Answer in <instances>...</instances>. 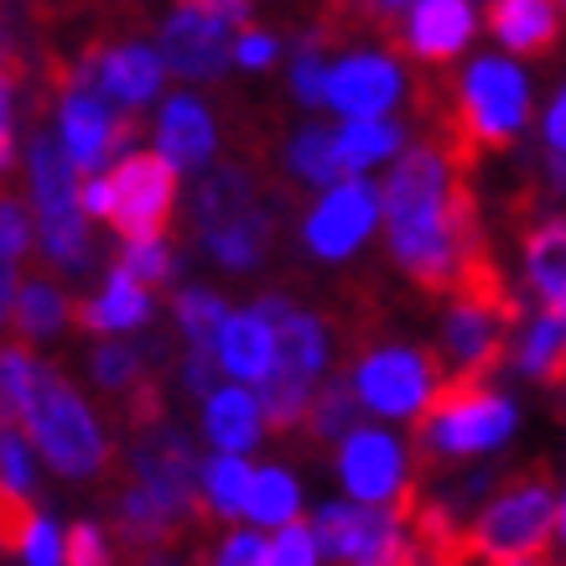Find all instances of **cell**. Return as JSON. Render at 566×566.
I'll use <instances>...</instances> for the list:
<instances>
[{"label":"cell","instance_id":"cell-1","mask_svg":"<svg viewBox=\"0 0 566 566\" xmlns=\"http://www.w3.org/2000/svg\"><path fill=\"white\" fill-rule=\"evenodd\" d=\"M556 531H562V510H556L546 468H531V473L504 483L494 504H483V515L468 531V562H494V566L546 562Z\"/></svg>","mask_w":566,"mask_h":566},{"label":"cell","instance_id":"cell-2","mask_svg":"<svg viewBox=\"0 0 566 566\" xmlns=\"http://www.w3.org/2000/svg\"><path fill=\"white\" fill-rule=\"evenodd\" d=\"M515 431V406L504 395L489 390V379L442 375L431 400L416 411V442H421V463L437 458H473L489 447L510 442Z\"/></svg>","mask_w":566,"mask_h":566},{"label":"cell","instance_id":"cell-3","mask_svg":"<svg viewBox=\"0 0 566 566\" xmlns=\"http://www.w3.org/2000/svg\"><path fill=\"white\" fill-rule=\"evenodd\" d=\"M177 167L172 156L161 151H136L125 156L115 172L94 177L84 188V208L99 213V219L115 223V234L125 244L136 240H161L167 223H172V208H177Z\"/></svg>","mask_w":566,"mask_h":566},{"label":"cell","instance_id":"cell-4","mask_svg":"<svg viewBox=\"0 0 566 566\" xmlns=\"http://www.w3.org/2000/svg\"><path fill=\"white\" fill-rule=\"evenodd\" d=\"M21 427H27V437L36 442V452H42L57 473H69V479H94V473L109 463L99 421L88 416V406L73 395V385L57 375V369H42V364H36V395H32V411H27Z\"/></svg>","mask_w":566,"mask_h":566},{"label":"cell","instance_id":"cell-5","mask_svg":"<svg viewBox=\"0 0 566 566\" xmlns=\"http://www.w3.org/2000/svg\"><path fill=\"white\" fill-rule=\"evenodd\" d=\"M323 359H327V333L312 312H281L275 323V364L271 375L260 379L265 385V427L275 437H292L302 421H307V406H312V379L323 375Z\"/></svg>","mask_w":566,"mask_h":566},{"label":"cell","instance_id":"cell-6","mask_svg":"<svg viewBox=\"0 0 566 566\" xmlns=\"http://www.w3.org/2000/svg\"><path fill=\"white\" fill-rule=\"evenodd\" d=\"M78 161H73L69 140H32V198H36V223H42V250L57 265H84L88 234H84V198H78Z\"/></svg>","mask_w":566,"mask_h":566},{"label":"cell","instance_id":"cell-7","mask_svg":"<svg viewBox=\"0 0 566 566\" xmlns=\"http://www.w3.org/2000/svg\"><path fill=\"white\" fill-rule=\"evenodd\" d=\"M317 541L323 556L333 562H364V566H406L421 562L411 541V525L400 520V510H354V504H327L317 510Z\"/></svg>","mask_w":566,"mask_h":566},{"label":"cell","instance_id":"cell-8","mask_svg":"<svg viewBox=\"0 0 566 566\" xmlns=\"http://www.w3.org/2000/svg\"><path fill=\"white\" fill-rule=\"evenodd\" d=\"M442 364L431 354H416V348H379L354 369L364 406L379 416H416L431 400V390L442 385Z\"/></svg>","mask_w":566,"mask_h":566},{"label":"cell","instance_id":"cell-9","mask_svg":"<svg viewBox=\"0 0 566 566\" xmlns=\"http://www.w3.org/2000/svg\"><path fill=\"white\" fill-rule=\"evenodd\" d=\"M161 57L167 69L182 73V78H223L229 73V57H234V36H229V21L203 11V6H182L167 17L161 27Z\"/></svg>","mask_w":566,"mask_h":566},{"label":"cell","instance_id":"cell-10","mask_svg":"<svg viewBox=\"0 0 566 566\" xmlns=\"http://www.w3.org/2000/svg\"><path fill=\"white\" fill-rule=\"evenodd\" d=\"M375 188L364 182L359 172L344 177L338 188L327 192L323 203L312 208V219H307V244L317 250L323 260H348L354 250L364 244V234L375 229Z\"/></svg>","mask_w":566,"mask_h":566},{"label":"cell","instance_id":"cell-11","mask_svg":"<svg viewBox=\"0 0 566 566\" xmlns=\"http://www.w3.org/2000/svg\"><path fill=\"white\" fill-rule=\"evenodd\" d=\"M338 473H344L348 494L359 504H379V499H395L400 489V473H406V458H400V442L385 437L375 427L348 431V442L338 447Z\"/></svg>","mask_w":566,"mask_h":566},{"label":"cell","instance_id":"cell-12","mask_svg":"<svg viewBox=\"0 0 566 566\" xmlns=\"http://www.w3.org/2000/svg\"><path fill=\"white\" fill-rule=\"evenodd\" d=\"M400 99V69L379 52H354L327 73V104L344 115H385Z\"/></svg>","mask_w":566,"mask_h":566},{"label":"cell","instance_id":"cell-13","mask_svg":"<svg viewBox=\"0 0 566 566\" xmlns=\"http://www.w3.org/2000/svg\"><path fill=\"white\" fill-rule=\"evenodd\" d=\"M473 36V6L468 0H416L411 6V32L400 36L395 48L421 57V63H452Z\"/></svg>","mask_w":566,"mask_h":566},{"label":"cell","instance_id":"cell-14","mask_svg":"<svg viewBox=\"0 0 566 566\" xmlns=\"http://www.w3.org/2000/svg\"><path fill=\"white\" fill-rule=\"evenodd\" d=\"M271 234H275L271 208L260 203V198H250L244 208H234V213H223V219L198 229L203 250L219 260L223 271H255L260 260H265V250H271Z\"/></svg>","mask_w":566,"mask_h":566},{"label":"cell","instance_id":"cell-15","mask_svg":"<svg viewBox=\"0 0 566 566\" xmlns=\"http://www.w3.org/2000/svg\"><path fill=\"white\" fill-rule=\"evenodd\" d=\"M489 32L520 57H546L562 42V11H556V0H494Z\"/></svg>","mask_w":566,"mask_h":566},{"label":"cell","instance_id":"cell-16","mask_svg":"<svg viewBox=\"0 0 566 566\" xmlns=\"http://www.w3.org/2000/svg\"><path fill=\"white\" fill-rule=\"evenodd\" d=\"M63 140H69L73 161H78L88 177L115 156V120H109V109H104V99L94 88L63 94Z\"/></svg>","mask_w":566,"mask_h":566},{"label":"cell","instance_id":"cell-17","mask_svg":"<svg viewBox=\"0 0 566 566\" xmlns=\"http://www.w3.org/2000/svg\"><path fill=\"white\" fill-rule=\"evenodd\" d=\"M146 317H151V292L120 260H115L99 302H73V327H84V333H125V327H140Z\"/></svg>","mask_w":566,"mask_h":566},{"label":"cell","instance_id":"cell-18","mask_svg":"<svg viewBox=\"0 0 566 566\" xmlns=\"http://www.w3.org/2000/svg\"><path fill=\"white\" fill-rule=\"evenodd\" d=\"M219 364L223 375L234 379H265L275 364V323L260 317V312H240L223 323V338H219Z\"/></svg>","mask_w":566,"mask_h":566},{"label":"cell","instance_id":"cell-19","mask_svg":"<svg viewBox=\"0 0 566 566\" xmlns=\"http://www.w3.org/2000/svg\"><path fill=\"white\" fill-rule=\"evenodd\" d=\"M161 151L172 156L177 167L198 172L208 156H213V120L192 94H172L161 109Z\"/></svg>","mask_w":566,"mask_h":566},{"label":"cell","instance_id":"cell-20","mask_svg":"<svg viewBox=\"0 0 566 566\" xmlns=\"http://www.w3.org/2000/svg\"><path fill=\"white\" fill-rule=\"evenodd\" d=\"M260 406L250 390L240 385H229V390H213L208 395V411H203V431L208 442L223 447V452H244V447H255L260 437Z\"/></svg>","mask_w":566,"mask_h":566},{"label":"cell","instance_id":"cell-21","mask_svg":"<svg viewBox=\"0 0 566 566\" xmlns=\"http://www.w3.org/2000/svg\"><path fill=\"white\" fill-rule=\"evenodd\" d=\"M161 73H167V63H161L156 52H146V48H109L104 52V69H99V88L109 94V99H120V104L136 109V104L156 99Z\"/></svg>","mask_w":566,"mask_h":566},{"label":"cell","instance_id":"cell-22","mask_svg":"<svg viewBox=\"0 0 566 566\" xmlns=\"http://www.w3.org/2000/svg\"><path fill=\"white\" fill-rule=\"evenodd\" d=\"M359 379H327L323 395L307 406V431H312V447H333L344 442L348 431H359Z\"/></svg>","mask_w":566,"mask_h":566},{"label":"cell","instance_id":"cell-23","mask_svg":"<svg viewBox=\"0 0 566 566\" xmlns=\"http://www.w3.org/2000/svg\"><path fill=\"white\" fill-rule=\"evenodd\" d=\"M525 275L546 302L566 296V219H546L525 234Z\"/></svg>","mask_w":566,"mask_h":566},{"label":"cell","instance_id":"cell-24","mask_svg":"<svg viewBox=\"0 0 566 566\" xmlns=\"http://www.w3.org/2000/svg\"><path fill=\"white\" fill-rule=\"evenodd\" d=\"M400 125L385 120V115H348V125L338 130V151H344V167L348 172H364L375 167L385 156L400 151Z\"/></svg>","mask_w":566,"mask_h":566},{"label":"cell","instance_id":"cell-25","mask_svg":"<svg viewBox=\"0 0 566 566\" xmlns=\"http://www.w3.org/2000/svg\"><path fill=\"white\" fill-rule=\"evenodd\" d=\"M69 317H73V302L57 292L52 281H27L17 292V307H11L17 338H52Z\"/></svg>","mask_w":566,"mask_h":566},{"label":"cell","instance_id":"cell-26","mask_svg":"<svg viewBox=\"0 0 566 566\" xmlns=\"http://www.w3.org/2000/svg\"><path fill=\"white\" fill-rule=\"evenodd\" d=\"M520 369L535 379H546V385H566V317L562 312H551L531 327V338L520 344Z\"/></svg>","mask_w":566,"mask_h":566},{"label":"cell","instance_id":"cell-27","mask_svg":"<svg viewBox=\"0 0 566 566\" xmlns=\"http://www.w3.org/2000/svg\"><path fill=\"white\" fill-rule=\"evenodd\" d=\"M292 172H302L317 188H338L344 177H354L338 151V130H302L292 140Z\"/></svg>","mask_w":566,"mask_h":566},{"label":"cell","instance_id":"cell-28","mask_svg":"<svg viewBox=\"0 0 566 566\" xmlns=\"http://www.w3.org/2000/svg\"><path fill=\"white\" fill-rule=\"evenodd\" d=\"M244 515L260 520V525H286V520H296V479L286 468H255Z\"/></svg>","mask_w":566,"mask_h":566},{"label":"cell","instance_id":"cell-29","mask_svg":"<svg viewBox=\"0 0 566 566\" xmlns=\"http://www.w3.org/2000/svg\"><path fill=\"white\" fill-rule=\"evenodd\" d=\"M36 395V364L27 354V338L0 348V416L6 421H27Z\"/></svg>","mask_w":566,"mask_h":566},{"label":"cell","instance_id":"cell-30","mask_svg":"<svg viewBox=\"0 0 566 566\" xmlns=\"http://www.w3.org/2000/svg\"><path fill=\"white\" fill-rule=\"evenodd\" d=\"M177 323H182V333H188L192 348H219L223 338V323H229V302H223L219 292H182L177 296Z\"/></svg>","mask_w":566,"mask_h":566},{"label":"cell","instance_id":"cell-31","mask_svg":"<svg viewBox=\"0 0 566 566\" xmlns=\"http://www.w3.org/2000/svg\"><path fill=\"white\" fill-rule=\"evenodd\" d=\"M94 379L109 390V400H115V395L125 400V395L140 390V385H146V379H156V375H151V359H146L140 348L99 344V348H94Z\"/></svg>","mask_w":566,"mask_h":566},{"label":"cell","instance_id":"cell-32","mask_svg":"<svg viewBox=\"0 0 566 566\" xmlns=\"http://www.w3.org/2000/svg\"><path fill=\"white\" fill-rule=\"evenodd\" d=\"M250 479H255V468H244L240 452H223V458H213V463L203 468V483H208L213 510H219V515H240L244 499H250Z\"/></svg>","mask_w":566,"mask_h":566},{"label":"cell","instance_id":"cell-33","mask_svg":"<svg viewBox=\"0 0 566 566\" xmlns=\"http://www.w3.org/2000/svg\"><path fill=\"white\" fill-rule=\"evenodd\" d=\"M36 531V515H32V499L21 494V483L0 479V551H27V541H32Z\"/></svg>","mask_w":566,"mask_h":566},{"label":"cell","instance_id":"cell-34","mask_svg":"<svg viewBox=\"0 0 566 566\" xmlns=\"http://www.w3.org/2000/svg\"><path fill=\"white\" fill-rule=\"evenodd\" d=\"M323 48H327V36L323 32H307V36H302V48H296V63H292V84H296V94H302L307 104H327Z\"/></svg>","mask_w":566,"mask_h":566},{"label":"cell","instance_id":"cell-35","mask_svg":"<svg viewBox=\"0 0 566 566\" xmlns=\"http://www.w3.org/2000/svg\"><path fill=\"white\" fill-rule=\"evenodd\" d=\"M323 562V541L312 525L302 520H286V525H275V541H271V566H312Z\"/></svg>","mask_w":566,"mask_h":566},{"label":"cell","instance_id":"cell-36","mask_svg":"<svg viewBox=\"0 0 566 566\" xmlns=\"http://www.w3.org/2000/svg\"><path fill=\"white\" fill-rule=\"evenodd\" d=\"M120 265H125L130 275H140L146 286H161V281L172 275V250H167L161 240H136V244H130V250L120 255Z\"/></svg>","mask_w":566,"mask_h":566},{"label":"cell","instance_id":"cell-37","mask_svg":"<svg viewBox=\"0 0 566 566\" xmlns=\"http://www.w3.org/2000/svg\"><path fill=\"white\" fill-rule=\"evenodd\" d=\"M63 562H73V566H99V562H109V546H104V531H99V525L73 520L69 531H63Z\"/></svg>","mask_w":566,"mask_h":566},{"label":"cell","instance_id":"cell-38","mask_svg":"<svg viewBox=\"0 0 566 566\" xmlns=\"http://www.w3.org/2000/svg\"><path fill=\"white\" fill-rule=\"evenodd\" d=\"M32 250V223H27V208L17 198H0V255L21 260Z\"/></svg>","mask_w":566,"mask_h":566},{"label":"cell","instance_id":"cell-39","mask_svg":"<svg viewBox=\"0 0 566 566\" xmlns=\"http://www.w3.org/2000/svg\"><path fill=\"white\" fill-rule=\"evenodd\" d=\"M219 562H229V566H260V562H271V541H260V535H229L223 541V551H219Z\"/></svg>","mask_w":566,"mask_h":566},{"label":"cell","instance_id":"cell-40","mask_svg":"<svg viewBox=\"0 0 566 566\" xmlns=\"http://www.w3.org/2000/svg\"><path fill=\"white\" fill-rule=\"evenodd\" d=\"M234 57H240L244 69H271V57H275V36L255 32V27H244V32L234 36Z\"/></svg>","mask_w":566,"mask_h":566},{"label":"cell","instance_id":"cell-41","mask_svg":"<svg viewBox=\"0 0 566 566\" xmlns=\"http://www.w3.org/2000/svg\"><path fill=\"white\" fill-rule=\"evenodd\" d=\"M27 562H36V566H52V562H63V535L52 531L48 520H36V531H32V541H27V551H21Z\"/></svg>","mask_w":566,"mask_h":566},{"label":"cell","instance_id":"cell-42","mask_svg":"<svg viewBox=\"0 0 566 566\" xmlns=\"http://www.w3.org/2000/svg\"><path fill=\"white\" fill-rule=\"evenodd\" d=\"M21 78H27V63H21V57L0 63V125H11V94L21 88Z\"/></svg>","mask_w":566,"mask_h":566},{"label":"cell","instance_id":"cell-43","mask_svg":"<svg viewBox=\"0 0 566 566\" xmlns=\"http://www.w3.org/2000/svg\"><path fill=\"white\" fill-rule=\"evenodd\" d=\"M182 6H203V11H213V17L223 21H250V0H182Z\"/></svg>","mask_w":566,"mask_h":566},{"label":"cell","instance_id":"cell-44","mask_svg":"<svg viewBox=\"0 0 566 566\" xmlns=\"http://www.w3.org/2000/svg\"><path fill=\"white\" fill-rule=\"evenodd\" d=\"M546 140H551V151H566V88H562V99L551 104V115H546Z\"/></svg>","mask_w":566,"mask_h":566},{"label":"cell","instance_id":"cell-45","mask_svg":"<svg viewBox=\"0 0 566 566\" xmlns=\"http://www.w3.org/2000/svg\"><path fill=\"white\" fill-rule=\"evenodd\" d=\"M11 307H17V281H11V260L0 255V327H6Z\"/></svg>","mask_w":566,"mask_h":566},{"label":"cell","instance_id":"cell-46","mask_svg":"<svg viewBox=\"0 0 566 566\" xmlns=\"http://www.w3.org/2000/svg\"><path fill=\"white\" fill-rule=\"evenodd\" d=\"M6 167H11V130L0 125V172H6Z\"/></svg>","mask_w":566,"mask_h":566},{"label":"cell","instance_id":"cell-47","mask_svg":"<svg viewBox=\"0 0 566 566\" xmlns=\"http://www.w3.org/2000/svg\"><path fill=\"white\" fill-rule=\"evenodd\" d=\"M11 57H21V52H17V42L6 36V27H0V63H11Z\"/></svg>","mask_w":566,"mask_h":566},{"label":"cell","instance_id":"cell-48","mask_svg":"<svg viewBox=\"0 0 566 566\" xmlns=\"http://www.w3.org/2000/svg\"><path fill=\"white\" fill-rule=\"evenodd\" d=\"M562 541H566V504H562Z\"/></svg>","mask_w":566,"mask_h":566},{"label":"cell","instance_id":"cell-49","mask_svg":"<svg viewBox=\"0 0 566 566\" xmlns=\"http://www.w3.org/2000/svg\"><path fill=\"white\" fill-rule=\"evenodd\" d=\"M556 6H562V11H566V0H556Z\"/></svg>","mask_w":566,"mask_h":566}]
</instances>
